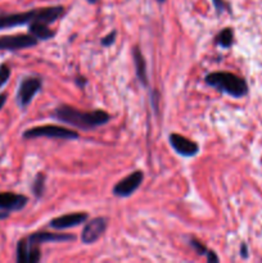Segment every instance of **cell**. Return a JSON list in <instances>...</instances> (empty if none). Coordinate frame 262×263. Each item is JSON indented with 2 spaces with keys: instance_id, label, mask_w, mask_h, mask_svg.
Here are the masks:
<instances>
[{
  "instance_id": "obj_1",
  "label": "cell",
  "mask_w": 262,
  "mask_h": 263,
  "mask_svg": "<svg viewBox=\"0 0 262 263\" xmlns=\"http://www.w3.org/2000/svg\"><path fill=\"white\" fill-rule=\"evenodd\" d=\"M51 117L58 120L59 122L67 123L79 130L89 131L100 126L107 125L110 121V115L103 109L95 110H79L72 105L61 104L53 110Z\"/></svg>"
},
{
  "instance_id": "obj_2",
  "label": "cell",
  "mask_w": 262,
  "mask_h": 263,
  "mask_svg": "<svg viewBox=\"0 0 262 263\" xmlns=\"http://www.w3.org/2000/svg\"><path fill=\"white\" fill-rule=\"evenodd\" d=\"M64 14V8L62 5L45 7L40 9H31L20 13H3L0 14V30L17 27V26L30 25L31 22L40 21L51 25Z\"/></svg>"
},
{
  "instance_id": "obj_3",
  "label": "cell",
  "mask_w": 262,
  "mask_h": 263,
  "mask_svg": "<svg viewBox=\"0 0 262 263\" xmlns=\"http://www.w3.org/2000/svg\"><path fill=\"white\" fill-rule=\"evenodd\" d=\"M204 82L212 89L235 99H240L248 94V84L246 80L231 72H211L205 74Z\"/></svg>"
},
{
  "instance_id": "obj_4",
  "label": "cell",
  "mask_w": 262,
  "mask_h": 263,
  "mask_svg": "<svg viewBox=\"0 0 262 263\" xmlns=\"http://www.w3.org/2000/svg\"><path fill=\"white\" fill-rule=\"evenodd\" d=\"M80 134L74 130L62 127L57 125H44L36 126V127L27 128L22 134V138L26 140H32L38 138H49V139H64V140H74L79 139Z\"/></svg>"
},
{
  "instance_id": "obj_5",
  "label": "cell",
  "mask_w": 262,
  "mask_h": 263,
  "mask_svg": "<svg viewBox=\"0 0 262 263\" xmlns=\"http://www.w3.org/2000/svg\"><path fill=\"white\" fill-rule=\"evenodd\" d=\"M41 87H43V79L40 76H26L21 80L17 90V103L21 109H26L31 104Z\"/></svg>"
},
{
  "instance_id": "obj_6",
  "label": "cell",
  "mask_w": 262,
  "mask_h": 263,
  "mask_svg": "<svg viewBox=\"0 0 262 263\" xmlns=\"http://www.w3.org/2000/svg\"><path fill=\"white\" fill-rule=\"evenodd\" d=\"M39 40L31 33H18V35L0 36V50L17 51L30 49L38 45Z\"/></svg>"
},
{
  "instance_id": "obj_7",
  "label": "cell",
  "mask_w": 262,
  "mask_h": 263,
  "mask_svg": "<svg viewBox=\"0 0 262 263\" xmlns=\"http://www.w3.org/2000/svg\"><path fill=\"white\" fill-rule=\"evenodd\" d=\"M144 180V172L141 170H136L133 174L126 176L125 179L120 180L113 186V195L118 198H127L133 195L136 190L140 187Z\"/></svg>"
},
{
  "instance_id": "obj_8",
  "label": "cell",
  "mask_w": 262,
  "mask_h": 263,
  "mask_svg": "<svg viewBox=\"0 0 262 263\" xmlns=\"http://www.w3.org/2000/svg\"><path fill=\"white\" fill-rule=\"evenodd\" d=\"M108 226L107 217H95L86 221L81 234V241L84 244H92L104 234Z\"/></svg>"
},
{
  "instance_id": "obj_9",
  "label": "cell",
  "mask_w": 262,
  "mask_h": 263,
  "mask_svg": "<svg viewBox=\"0 0 262 263\" xmlns=\"http://www.w3.org/2000/svg\"><path fill=\"white\" fill-rule=\"evenodd\" d=\"M170 145L179 156L185 158H193L199 153V145L195 141L180 135V134H170L169 136Z\"/></svg>"
},
{
  "instance_id": "obj_10",
  "label": "cell",
  "mask_w": 262,
  "mask_h": 263,
  "mask_svg": "<svg viewBox=\"0 0 262 263\" xmlns=\"http://www.w3.org/2000/svg\"><path fill=\"white\" fill-rule=\"evenodd\" d=\"M89 220V215L86 212H74V213H67V215L59 216V217L53 218L49 222V226L55 230H66V229L76 228L81 223L86 222Z\"/></svg>"
},
{
  "instance_id": "obj_11",
  "label": "cell",
  "mask_w": 262,
  "mask_h": 263,
  "mask_svg": "<svg viewBox=\"0 0 262 263\" xmlns=\"http://www.w3.org/2000/svg\"><path fill=\"white\" fill-rule=\"evenodd\" d=\"M27 239L30 244L40 246L44 243H66V241L76 240V236L72 234L63 233H46V231H38V233L31 234Z\"/></svg>"
},
{
  "instance_id": "obj_12",
  "label": "cell",
  "mask_w": 262,
  "mask_h": 263,
  "mask_svg": "<svg viewBox=\"0 0 262 263\" xmlns=\"http://www.w3.org/2000/svg\"><path fill=\"white\" fill-rule=\"evenodd\" d=\"M28 198L22 194L5 192L0 193V211L4 212H15L21 211L27 205Z\"/></svg>"
},
{
  "instance_id": "obj_13",
  "label": "cell",
  "mask_w": 262,
  "mask_h": 263,
  "mask_svg": "<svg viewBox=\"0 0 262 263\" xmlns=\"http://www.w3.org/2000/svg\"><path fill=\"white\" fill-rule=\"evenodd\" d=\"M133 59L134 64H135V72L136 76H138V80L140 81V84L143 86H148L149 80L148 71H146V62L139 46H134L133 48Z\"/></svg>"
},
{
  "instance_id": "obj_14",
  "label": "cell",
  "mask_w": 262,
  "mask_h": 263,
  "mask_svg": "<svg viewBox=\"0 0 262 263\" xmlns=\"http://www.w3.org/2000/svg\"><path fill=\"white\" fill-rule=\"evenodd\" d=\"M28 33H31L39 41L50 40L55 36V31L50 30L48 27V23L40 22V21H35V22H31L28 25Z\"/></svg>"
},
{
  "instance_id": "obj_15",
  "label": "cell",
  "mask_w": 262,
  "mask_h": 263,
  "mask_svg": "<svg viewBox=\"0 0 262 263\" xmlns=\"http://www.w3.org/2000/svg\"><path fill=\"white\" fill-rule=\"evenodd\" d=\"M215 44L216 45L221 46V48L229 49L233 46L234 44V31L233 28L226 27L223 30H221L220 32L217 33L215 39Z\"/></svg>"
},
{
  "instance_id": "obj_16",
  "label": "cell",
  "mask_w": 262,
  "mask_h": 263,
  "mask_svg": "<svg viewBox=\"0 0 262 263\" xmlns=\"http://www.w3.org/2000/svg\"><path fill=\"white\" fill-rule=\"evenodd\" d=\"M45 181L46 176L43 172H39L35 176V180L32 182V193L36 199H40L44 195V192H45Z\"/></svg>"
},
{
  "instance_id": "obj_17",
  "label": "cell",
  "mask_w": 262,
  "mask_h": 263,
  "mask_svg": "<svg viewBox=\"0 0 262 263\" xmlns=\"http://www.w3.org/2000/svg\"><path fill=\"white\" fill-rule=\"evenodd\" d=\"M28 254H30V246L27 239H21L17 243V262L28 263Z\"/></svg>"
},
{
  "instance_id": "obj_18",
  "label": "cell",
  "mask_w": 262,
  "mask_h": 263,
  "mask_svg": "<svg viewBox=\"0 0 262 263\" xmlns=\"http://www.w3.org/2000/svg\"><path fill=\"white\" fill-rule=\"evenodd\" d=\"M189 246L192 247V248L194 249V251L197 252L199 256H205V254H207V252H208L207 247H205L203 243H200L199 240H197V239L190 238L189 239Z\"/></svg>"
},
{
  "instance_id": "obj_19",
  "label": "cell",
  "mask_w": 262,
  "mask_h": 263,
  "mask_svg": "<svg viewBox=\"0 0 262 263\" xmlns=\"http://www.w3.org/2000/svg\"><path fill=\"white\" fill-rule=\"evenodd\" d=\"M30 254H28V263H36L41 259V252L39 246H35V244H30Z\"/></svg>"
},
{
  "instance_id": "obj_20",
  "label": "cell",
  "mask_w": 262,
  "mask_h": 263,
  "mask_svg": "<svg viewBox=\"0 0 262 263\" xmlns=\"http://www.w3.org/2000/svg\"><path fill=\"white\" fill-rule=\"evenodd\" d=\"M212 3L217 14H221V13L223 12L231 13V7L226 0H212Z\"/></svg>"
},
{
  "instance_id": "obj_21",
  "label": "cell",
  "mask_w": 262,
  "mask_h": 263,
  "mask_svg": "<svg viewBox=\"0 0 262 263\" xmlns=\"http://www.w3.org/2000/svg\"><path fill=\"white\" fill-rule=\"evenodd\" d=\"M10 73H12V71L7 64H0V89L8 82Z\"/></svg>"
},
{
  "instance_id": "obj_22",
  "label": "cell",
  "mask_w": 262,
  "mask_h": 263,
  "mask_svg": "<svg viewBox=\"0 0 262 263\" xmlns=\"http://www.w3.org/2000/svg\"><path fill=\"white\" fill-rule=\"evenodd\" d=\"M116 39H117V31L112 30L108 35H105L104 37L100 40V44H102L103 46H110L116 43Z\"/></svg>"
},
{
  "instance_id": "obj_23",
  "label": "cell",
  "mask_w": 262,
  "mask_h": 263,
  "mask_svg": "<svg viewBox=\"0 0 262 263\" xmlns=\"http://www.w3.org/2000/svg\"><path fill=\"white\" fill-rule=\"evenodd\" d=\"M158 102H159V92L157 90H153L151 94V103L153 104V108L156 112H158Z\"/></svg>"
},
{
  "instance_id": "obj_24",
  "label": "cell",
  "mask_w": 262,
  "mask_h": 263,
  "mask_svg": "<svg viewBox=\"0 0 262 263\" xmlns=\"http://www.w3.org/2000/svg\"><path fill=\"white\" fill-rule=\"evenodd\" d=\"M205 259H207L208 263H213V262L217 263L218 261H220V259H218V257L216 256L215 252H212V251L207 252V254H205Z\"/></svg>"
},
{
  "instance_id": "obj_25",
  "label": "cell",
  "mask_w": 262,
  "mask_h": 263,
  "mask_svg": "<svg viewBox=\"0 0 262 263\" xmlns=\"http://www.w3.org/2000/svg\"><path fill=\"white\" fill-rule=\"evenodd\" d=\"M74 82H76V85L80 87V89H84V87L87 85V80L82 76H77L76 79H74Z\"/></svg>"
},
{
  "instance_id": "obj_26",
  "label": "cell",
  "mask_w": 262,
  "mask_h": 263,
  "mask_svg": "<svg viewBox=\"0 0 262 263\" xmlns=\"http://www.w3.org/2000/svg\"><path fill=\"white\" fill-rule=\"evenodd\" d=\"M240 257H241V258H244V259H247L249 257L248 247H247L246 243L240 244Z\"/></svg>"
},
{
  "instance_id": "obj_27",
  "label": "cell",
  "mask_w": 262,
  "mask_h": 263,
  "mask_svg": "<svg viewBox=\"0 0 262 263\" xmlns=\"http://www.w3.org/2000/svg\"><path fill=\"white\" fill-rule=\"evenodd\" d=\"M7 99H8V94H5V92L0 94V110L3 109V107H4L5 103H7Z\"/></svg>"
},
{
  "instance_id": "obj_28",
  "label": "cell",
  "mask_w": 262,
  "mask_h": 263,
  "mask_svg": "<svg viewBox=\"0 0 262 263\" xmlns=\"http://www.w3.org/2000/svg\"><path fill=\"white\" fill-rule=\"evenodd\" d=\"M87 2H89L90 4H95V3H97L98 0H87Z\"/></svg>"
},
{
  "instance_id": "obj_29",
  "label": "cell",
  "mask_w": 262,
  "mask_h": 263,
  "mask_svg": "<svg viewBox=\"0 0 262 263\" xmlns=\"http://www.w3.org/2000/svg\"><path fill=\"white\" fill-rule=\"evenodd\" d=\"M156 2L159 3V4H162V3H164V2H166V0H156Z\"/></svg>"
}]
</instances>
